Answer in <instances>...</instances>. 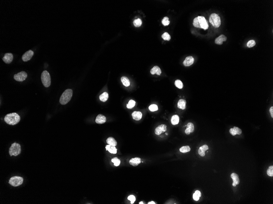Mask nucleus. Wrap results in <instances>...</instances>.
Wrapping results in <instances>:
<instances>
[{"label":"nucleus","mask_w":273,"mask_h":204,"mask_svg":"<svg viewBox=\"0 0 273 204\" xmlns=\"http://www.w3.org/2000/svg\"><path fill=\"white\" fill-rule=\"evenodd\" d=\"M193 25L195 27L201 28L206 30L209 27L207 21L204 17L198 16L193 20Z\"/></svg>","instance_id":"f257e3e1"},{"label":"nucleus","mask_w":273,"mask_h":204,"mask_svg":"<svg viewBox=\"0 0 273 204\" xmlns=\"http://www.w3.org/2000/svg\"><path fill=\"white\" fill-rule=\"evenodd\" d=\"M20 117L17 113H9L6 115L4 118L5 121L9 125H15L19 123Z\"/></svg>","instance_id":"f03ea898"},{"label":"nucleus","mask_w":273,"mask_h":204,"mask_svg":"<svg viewBox=\"0 0 273 204\" xmlns=\"http://www.w3.org/2000/svg\"><path fill=\"white\" fill-rule=\"evenodd\" d=\"M72 96V89H67L65 90L61 96L59 102L62 105L67 104L71 99Z\"/></svg>","instance_id":"7ed1b4c3"},{"label":"nucleus","mask_w":273,"mask_h":204,"mask_svg":"<svg viewBox=\"0 0 273 204\" xmlns=\"http://www.w3.org/2000/svg\"><path fill=\"white\" fill-rule=\"evenodd\" d=\"M42 83L45 87H48L51 84V78L50 74L47 71L42 72L41 76Z\"/></svg>","instance_id":"20e7f679"},{"label":"nucleus","mask_w":273,"mask_h":204,"mask_svg":"<svg viewBox=\"0 0 273 204\" xmlns=\"http://www.w3.org/2000/svg\"><path fill=\"white\" fill-rule=\"evenodd\" d=\"M209 22L216 28H218L221 25V19L217 14L213 13L210 15Z\"/></svg>","instance_id":"39448f33"},{"label":"nucleus","mask_w":273,"mask_h":204,"mask_svg":"<svg viewBox=\"0 0 273 204\" xmlns=\"http://www.w3.org/2000/svg\"><path fill=\"white\" fill-rule=\"evenodd\" d=\"M21 152V146L18 143H14L11 145L9 149V154L10 156H17Z\"/></svg>","instance_id":"423d86ee"},{"label":"nucleus","mask_w":273,"mask_h":204,"mask_svg":"<svg viewBox=\"0 0 273 204\" xmlns=\"http://www.w3.org/2000/svg\"><path fill=\"white\" fill-rule=\"evenodd\" d=\"M23 179L20 176H14L10 178L9 184L13 187H17L22 184Z\"/></svg>","instance_id":"0eeeda50"},{"label":"nucleus","mask_w":273,"mask_h":204,"mask_svg":"<svg viewBox=\"0 0 273 204\" xmlns=\"http://www.w3.org/2000/svg\"><path fill=\"white\" fill-rule=\"evenodd\" d=\"M28 75L25 71H21L17 74L14 75V78L18 82H22L27 78Z\"/></svg>","instance_id":"6e6552de"},{"label":"nucleus","mask_w":273,"mask_h":204,"mask_svg":"<svg viewBox=\"0 0 273 204\" xmlns=\"http://www.w3.org/2000/svg\"><path fill=\"white\" fill-rule=\"evenodd\" d=\"M167 126L165 124H162L156 128L155 131V133L157 135H159L161 134L166 132L167 130Z\"/></svg>","instance_id":"1a4fd4ad"},{"label":"nucleus","mask_w":273,"mask_h":204,"mask_svg":"<svg viewBox=\"0 0 273 204\" xmlns=\"http://www.w3.org/2000/svg\"><path fill=\"white\" fill-rule=\"evenodd\" d=\"M33 55H34V52L32 50H29L26 52L22 55V60L24 62H27L32 58Z\"/></svg>","instance_id":"9d476101"},{"label":"nucleus","mask_w":273,"mask_h":204,"mask_svg":"<svg viewBox=\"0 0 273 204\" xmlns=\"http://www.w3.org/2000/svg\"><path fill=\"white\" fill-rule=\"evenodd\" d=\"M13 56L11 53H6L3 58V61L6 64H10L12 61Z\"/></svg>","instance_id":"9b49d317"},{"label":"nucleus","mask_w":273,"mask_h":204,"mask_svg":"<svg viewBox=\"0 0 273 204\" xmlns=\"http://www.w3.org/2000/svg\"><path fill=\"white\" fill-rule=\"evenodd\" d=\"M194 62V59L192 56H188L186 57L183 62L184 65L185 67H189L193 64Z\"/></svg>","instance_id":"f8f14e48"},{"label":"nucleus","mask_w":273,"mask_h":204,"mask_svg":"<svg viewBox=\"0 0 273 204\" xmlns=\"http://www.w3.org/2000/svg\"><path fill=\"white\" fill-rule=\"evenodd\" d=\"M231 178L233 179V183L232 185L234 187H235L237 185H238L240 183V179L239 176L237 174L235 173L231 174Z\"/></svg>","instance_id":"ddd939ff"},{"label":"nucleus","mask_w":273,"mask_h":204,"mask_svg":"<svg viewBox=\"0 0 273 204\" xmlns=\"http://www.w3.org/2000/svg\"><path fill=\"white\" fill-rule=\"evenodd\" d=\"M106 117L104 115L101 114L97 115L95 120V122L98 124H104L106 122Z\"/></svg>","instance_id":"4468645a"},{"label":"nucleus","mask_w":273,"mask_h":204,"mask_svg":"<svg viewBox=\"0 0 273 204\" xmlns=\"http://www.w3.org/2000/svg\"><path fill=\"white\" fill-rule=\"evenodd\" d=\"M194 131V126L192 123H189L187 124V128L185 130V132L186 135H189Z\"/></svg>","instance_id":"2eb2a0df"},{"label":"nucleus","mask_w":273,"mask_h":204,"mask_svg":"<svg viewBox=\"0 0 273 204\" xmlns=\"http://www.w3.org/2000/svg\"><path fill=\"white\" fill-rule=\"evenodd\" d=\"M209 149V147L206 145H204L200 147L198 152L200 155L201 157H204L205 155V151Z\"/></svg>","instance_id":"dca6fc26"},{"label":"nucleus","mask_w":273,"mask_h":204,"mask_svg":"<svg viewBox=\"0 0 273 204\" xmlns=\"http://www.w3.org/2000/svg\"><path fill=\"white\" fill-rule=\"evenodd\" d=\"M141 162V159L140 158L136 157L134 158H131L129 161V163L133 166H137Z\"/></svg>","instance_id":"f3484780"},{"label":"nucleus","mask_w":273,"mask_h":204,"mask_svg":"<svg viewBox=\"0 0 273 204\" xmlns=\"http://www.w3.org/2000/svg\"><path fill=\"white\" fill-rule=\"evenodd\" d=\"M227 39L226 36L224 35H221L215 40V43L217 45H222L223 42L226 41Z\"/></svg>","instance_id":"a211bd4d"},{"label":"nucleus","mask_w":273,"mask_h":204,"mask_svg":"<svg viewBox=\"0 0 273 204\" xmlns=\"http://www.w3.org/2000/svg\"><path fill=\"white\" fill-rule=\"evenodd\" d=\"M132 116L134 120L136 121H139L142 118V114L140 111H134L132 113Z\"/></svg>","instance_id":"6ab92c4d"},{"label":"nucleus","mask_w":273,"mask_h":204,"mask_svg":"<svg viewBox=\"0 0 273 204\" xmlns=\"http://www.w3.org/2000/svg\"><path fill=\"white\" fill-rule=\"evenodd\" d=\"M150 73L152 75H154L155 74H156L157 75H160L162 73V71H161L160 68L159 67L157 66H156L151 69V70H150Z\"/></svg>","instance_id":"aec40b11"},{"label":"nucleus","mask_w":273,"mask_h":204,"mask_svg":"<svg viewBox=\"0 0 273 204\" xmlns=\"http://www.w3.org/2000/svg\"><path fill=\"white\" fill-rule=\"evenodd\" d=\"M178 107L179 109L184 110L186 108V101L184 99H181L179 100L178 103Z\"/></svg>","instance_id":"412c9836"},{"label":"nucleus","mask_w":273,"mask_h":204,"mask_svg":"<svg viewBox=\"0 0 273 204\" xmlns=\"http://www.w3.org/2000/svg\"><path fill=\"white\" fill-rule=\"evenodd\" d=\"M106 150L108 151L111 154H115L117 152V149L114 146H111V145H108L106 146Z\"/></svg>","instance_id":"4be33fe9"},{"label":"nucleus","mask_w":273,"mask_h":204,"mask_svg":"<svg viewBox=\"0 0 273 204\" xmlns=\"http://www.w3.org/2000/svg\"><path fill=\"white\" fill-rule=\"evenodd\" d=\"M179 117L178 115H174L171 119V124L173 125H177L179 122Z\"/></svg>","instance_id":"5701e85b"},{"label":"nucleus","mask_w":273,"mask_h":204,"mask_svg":"<svg viewBox=\"0 0 273 204\" xmlns=\"http://www.w3.org/2000/svg\"><path fill=\"white\" fill-rule=\"evenodd\" d=\"M121 81L123 84L124 86L128 87L130 85V82L129 79L126 77L123 76L121 78Z\"/></svg>","instance_id":"b1692460"},{"label":"nucleus","mask_w":273,"mask_h":204,"mask_svg":"<svg viewBox=\"0 0 273 204\" xmlns=\"http://www.w3.org/2000/svg\"><path fill=\"white\" fill-rule=\"evenodd\" d=\"M107 143L109 145H111V146H115L117 145V142L115 140V139L112 137H110L108 138L106 140Z\"/></svg>","instance_id":"393cba45"},{"label":"nucleus","mask_w":273,"mask_h":204,"mask_svg":"<svg viewBox=\"0 0 273 204\" xmlns=\"http://www.w3.org/2000/svg\"><path fill=\"white\" fill-rule=\"evenodd\" d=\"M108 98V94L107 92H104L100 96V100L103 102L106 101Z\"/></svg>","instance_id":"a878e982"},{"label":"nucleus","mask_w":273,"mask_h":204,"mask_svg":"<svg viewBox=\"0 0 273 204\" xmlns=\"http://www.w3.org/2000/svg\"><path fill=\"white\" fill-rule=\"evenodd\" d=\"M190 148L189 146H183L179 149L180 152H181L184 153L189 152V151H190Z\"/></svg>","instance_id":"bb28decb"},{"label":"nucleus","mask_w":273,"mask_h":204,"mask_svg":"<svg viewBox=\"0 0 273 204\" xmlns=\"http://www.w3.org/2000/svg\"><path fill=\"white\" fill-rule=\"evenodd\" d=\"M175 84L176 87L178 88L179 89H182L183 87V84L181 81L180 80H176L175 82Z\"/></svg>","instance_id":"cd10ccee"},{"label":"nucleus","mask_w":273,"mask_h":204,"mask_svg":"<svg viewBox=\"0 0 273 204\" xmlns=\"http://www.w3.org/2000/svg\"><path fill=\"white\" fill-rule=\"evenodd\" d=\"M142 21L139 18H138L137 19L134 20L133 21V24L135 27H139L141 26L142 24Z\"/></svg>","instance_id":"c85d7f7f"},{"label":"nucleus","mask_w":273,"mask_h":204,"mask_svg":"<svg viewBox=\"0 0 273 204\" xmlns=\"http://www.w3.org/2000/svg\"><path fill=\"white\" fill-rule=\"evenodd\" d=\"M135 105V101L133 100H130L129 101L128 104H127L126 107L128 109H131L134 107Z\"/></svg>","instance_id":"c756f323"},{"label":"nucleus","mask_w":273,"mask_h":204,"mask_svg":"<svg viewBox=\"0 0 273 204\" xmlns=\"http://www.w3.org/2000/svg\"><path fill=\"white\" fill-rule=\"evenodd\" d=\"M111 161L112 162H113L114 165L115 166H118L120 164V160L117 157H115L112 158V159L111 160Z\"/></svg>","instance_id":"7c9ffc66"},{"label":"nucleus","mask_w":273,"mask_h":204,"mask_svg":"<svg viewBox=\"0 0 273 204\" xmlns=\"http://www.w3.org/2000/svg\"><path fill=\"white\" fill-rule=\"evenodd\" d=\"M162 37L163 39L165 40H168V41H169V40H170V39H171V38L170 35L168 33H167V32H165V33H163L162 35Z\"/></svg>","instance_id":"2f4dec72"},{"label":"nucleus","mask_w":273,"mask_h":204,"mask_svg":"<svg viewBox=\"0 0 273 204\" xmlns=\"http://www.w3.org/2000/svg\"><path fill=\"white\" fill-rule=\"evenodd\" d=\"M149 109L151 112L157 111L158 110V106L156 104H152L149 107Z\"/></svg>","instance_id":"473e14b6"},{"label":"nucleus","mask_w":273,"mask_h":204,"mask_svg":"<svg viewBox=\"0 0 273 204\" xmlns=\"http://www.w3.org/2000/svg\"><path fill=\"white\" fill-rule=\"evenodd\" d=\"M162 23L164 26H167L170 24V21H169V18L167 17H165L162 20Z\"/></svg>","instance_id":"72a5a7b5"},{"label":"nucleus","mask_w":273,"mask_h":204,"mask_svg":"<svg viewBox=\"0 0 273 204\" xmlns=\"http://www.w3.org/2000/svg\"><path fill=\"white\" fill-rule=\"evenodd\" d=\"M268 176L272 177L273 176V166H270L267 170Z\"/></svg>","instance_id":"f704fd0d"},{"label":"nucleus","mask_w":273,"mask_h":204,"mask_svg":"<svg viewBox=\"0 0 273 204\" xmlns=\"http://www.w3.org/2000/svg\"><path fill=\"white\" fill-rule=\"evenodd\" d=\"M256 45V42L254 40H249L247 43V46L249 48L253 47Z\"/></svg>","instance_id":"c9c22d12"},{"label":"nucleus","mask_w":273,"mask_h":204,"mask_svg":"<svg viewBox=\"0 0 273 204\" xmlns=\"http://www.w3.org/2000/svg\"><path fill=\"white\" fill-rule=\"evenodd\" d=\"M234 131H235V133L236 135H241L242 133V131L241 130V129L238 128V127H234Z\"/></svg>","instance_id":"e433bc0d"},{"label":"nucleus","mask_w":273,"mask_h":204,"mask_svg":"<svg viewBox=\"0 0 273 204\" xmlns=\"http://www.w3.org/2000/svg\"><path fill=\"white\" fill-rule=\"evenodd\" d=\"M128 200H129L131 202V204H133L136 200L135 197L133 195H130L128 198Z\"/></svg>","instance_id":"4c0bfd02"},{"label":"nucleus","mask_w":273,"mask_h":204,"mask_svg":"<svg viewBox=\"0 0 273 204\" xmlns=\"http://www.w3.org/2000/svg\"><path fill=\"white\" fill-rule=\"evenodd\" d=\"M193 199H194V200H195V201H198V200H199L200 197H199L198 195H197L195 193L194 194H193Z\"/></svg>","instance_id":"58836bf2"},{"label":"nucleus","mask_w":273,"mask_h":204,"mask_svg":"<svg viewBox=\"0 0 273 204\" xmlns=\"http://www.w3.org/2000/svg\"><path fill=\"white\" fill-rule=\"evenodd\" d=\"M229 132L230 134H231V135H232L233 136H235V135H236V133H235V131H234V128H231Z\"/></svg>","instance_id":"ea45409f"},{"label":"nucleus","mask_w":273,"mask_h":204,"mask_svg":"<svg viewBox=\"0 0 273 204\" xmlns=\"http://www.w3.org/2000/svg\"><path fill=\"white\" fill-rule=\"evenodd\" d=\"M195 194L197 195H198L199 197L201 196V193L200 192V191H199V190H196V191L195 192Z\"/></svg>","instance_id":"a19ab883"},{"label":"nucleus","mask_w":273,"mask_h":204,"mask_svg":"<svg viewBox=\"0 0 273 204\" xmlns=\"http://www.w3.org/2000/svg\"><path fill=\"white\" fill-rule=\"evenodd\" d=\"M269 112H270V113L271 115V117H272V118H273V106H272V107H271L270 108V110H269Z\"/></svg>","instance_id":"79ce46f5"},{"label":"nucleus","mask_w":273,"mask_h":204,"mask_svg":"<svg viewBox=\"0 0 273 204\" xmlns=\"http://www.w3.org/2000/svg\"><path fill=\"white\" fill-rule=\"evenodd\" d=\"M148 204H156V203H155V202H154L151 201V202H149V203H148Z\"/></svg>","instance_id":"37998d69"},{"label":"nucleus","mask_w":273,"mask_h":204,"mask_svg":"<svg viewBox=\"0 0 273 204\" xmlns=\"http://www.w3.org/2000/svg\"><path fill=\"white\" fill-rule=\"evenodd\" d=\"M139 204H144V203H143V202H140V203H139Z\"/></svg>","instance_id":"c03bdc74"},{"label":"nucleus","mask_w":273,"mask_h":204,"mask_svg":"<svg viewBox=\"0 0 273 204\" xmlns=\"http://www.w3.org/2000/svg\"><path fill=\"white\" fill-rule=\"evenodd\" d=\"M166 135H168V133H166Z\"/></svg>","instance_id":"a18cd8bd"}]
</instances>
